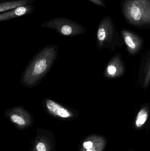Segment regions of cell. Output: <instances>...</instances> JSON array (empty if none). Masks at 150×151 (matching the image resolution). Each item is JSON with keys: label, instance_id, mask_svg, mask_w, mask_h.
<instances>
[{"label": "cell", "instance_id": "cell-14", "mask_svg": "<svg viewBox=\"0 0 150 151\" xmlns=\"http://www.w3.org/2000/svg\"><path fill=\"white\" fill-rule=\"evenodd\" d=\"M83 147L87 150L91 149L92 147V143L90 141L85 142L83 143Z\"/></svg>", "mask_w": 150, "mask_h": 151}, {"label": "cell", "instance_id": "cell-3", "mask_svg": "<svg viewBox=\"0 0 150 151\" xmlns=\"http://www.w3.org/2000/svg\"><path fill=\"white\" fill-rule=\"evenodd\" d=\"M41 27L55 30L60 35L66 37H75L86 32L85 28L79 23L64 17L51 19L43 23Z\"/></svg>", "mask_w": 150, "mask_h": 151}, {"label": "cell", "instance_id": "cell-8", "mask_svg": "<svg viewBox=\"0 0 150 151\" xmlns=\"http://www.w3.org/2000/svg\"><path fill=\"white\" fill-rule=\"evenodd\" d=\"M125 72V67L119 56H115L107 65L105 76L107 78H114L121 76Z\"/></svg>", "mask_w": 150, "mask_h": 151}, {"label": "cell", "instance_id": "cell-11", "mask_svg": "<svg viewBox=\"0 0 150 151\" xmlns=\"http://www.w3.org/2000/svg\"><path fill=\"white\" fill-rule=\"evenodd\" d=\"M150 81V60L148 63L147 70L145 72V77L144 80V86L145 87H148Z\"/></svg>", "mask_w": 150, "mask_h": 151}, {"label": "cell", "instance_id": "cell-4", "mask_svg": "<svg viewBox=\"0 0 150 151\" xmlns=\"http://www.w3.org/2000/svg\"><path fill=\"white\" fill-rule=\"evenodd\" d=\"M42 106L48 113L56 117L70 119L75 116L74 110L50 99H44Z\"/></svg>", "mask_w": 150, "mask_h": 151}, {"label": "cell", "instance_id": "cell-7", "mask_svg": "<svg viewBox=\"0 0 150 151\" xmlns=\"http://www.w3.org/2000/svg\"><path fill=\"white\" fill-rule=\"evenodd\" d=\"M35 8L33 4L19 7L0 13V21H7L33 13Z\"/></svg>", "mask_w": 150, "mask_h": 151}, {"label": "cell", "instance_id": "cell-9", "mask_svg": "<svg viewBox=\"0 0 150 151\" xmlns=\"http://www.w3.org/2000/svg\"><path fill=\"white\" fill-rule=\"evenodd\" d=\"M34 2L35 0H11L1 2L0 12L8 11L19 7L31 5Z\"/></svg>", "mask_w": 150, "mask_h": 151}, {"label": "cell", "instance_id": "cell-12", "mask_svg": "<svg viewBox=\"0 0 150 151\" xmlns=\"http://www.w3.org/2000/svg\"><path fill=\"white\" fill-rule=\"evenodd\" d=\"M37 150L38 151H46L45 146L42 143H39L37 145Z\"/></svg>", "mask_w": 150, "mask_h": 151}, {"label": "cell", "instance_id": "cell-2", "mask_svg": "<svg viewBox=\"0 0 150 151\" xmlns=\"http://www.w3.org/2000/svg\"><path fill=\"white\" fill-rule=\"evenodd\" d=\"M122 6L129 23L138 26L150 24V0H126Z\"/></svg>", "mask_w": 150, "mask_h": 151}, {"label": "cell", "instance_id": "cell-6", "mask_svg": "<svg viewBox=\"0 0 150 151\" xmlns=\"http://www.w3.org/2000/svg\"><path fill=\"white\" fill-rule=\"evenodd\" d=\"M122 33L129 53L131 55L137 53L142 45L141 38L134 33L126 30H122Z\"/></svg>", "mask_w": 150, "mask_h": 151}, {"label": "cell", "instance_id": "cell-1", "mask_svg": "<svg viewBox=\"0 0 150 151\" xmlns=\"http://www.w3.org/2000/svg\"><path fill=\"white\" fill-rule=\"evenodd\" d=\"M58 54V47L55 44L48 45L41 50L23 72L21 84L28 88L36 87L50 70Z\"/></svg>", "mask_w": 150, "mask_h": 151}, {"label": "cell", "instance_id": "cell-10", "mask_svg": "<svg viewBox=\"0 0 150 151\" xmlns=\"http://www.w3.org/2000/svg\"><path fill=\"white\" fill-rule=\"evenodd\" d=\"M149 117V110L146 107L141 108L136 116V126L137 127H140L146 122Z\"/></svg>", "mask_w": 150, "mask_h": 151}, {"label": "cell", "instance_id": "cell-13", "mask_svg": "<svg viewBox=\"0 0 150 151\" xmlns=\"http://www.w3.org/2000/svg\"><path fill=\"white\" fill-rule=\"evenodd\" d=\"M91 2L93 3L94 4L96 5H98V6H102V7H105V4L102 1V0H89Z\"/></svg>", "mask_w": 150, "mask_h": 151}, {"label": "cell", "instance_id": "cell-5", "mask_svg": "<svg viewBox=\"0 0 150 151\" xmlns=\"http://www.w3.org/2000/svg\"><path fill=\"white\" fill-rule=\"evenodd\" d=\"M114 33L112 23L109 18L105 17L100 21L97 30L98 47L102 48L106 43L112 40Z\"/></svg>", "mask_w": 150, "mask_h": 151}, {"label": "cell", "instance_id": "cell-15", "mask_svg": "<svg viewBox=\"0 0 150 151\" xmlns=\"http://www.w3.org/2000/svg\"><path fill=\"white\" fill-rule=\"evenodd\" d=\"M86 151H93L92 150H90V149H89V150H87Z\"/></svg>", "mask_w": 150, "mask_h": 151}]
</instances>
